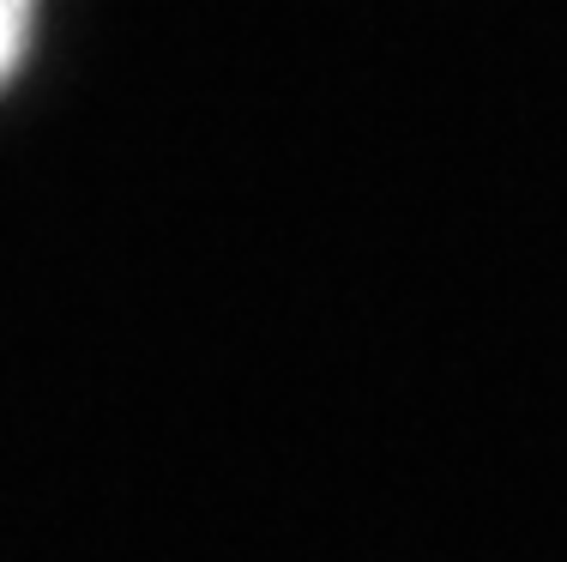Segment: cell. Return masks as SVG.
<instances>
[{"label": "cell", "instance_id": "obj_1", "mask_svg": "<svg viewBox=\"0 0 567 562\" xmlns=\"http://www.w3.org/2000/svg\"><path fill=\"white\" fill-rule=\"evenodd\" d=\"M37 12H43V0H0V85L24 67V55H31Z\"/></svg>", "mask_w": 567, "mask_h": 562}]
</instances>
